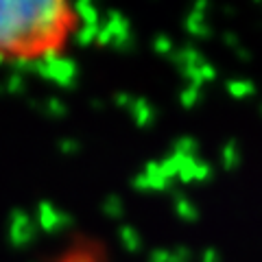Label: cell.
Listing matches in <instances>:
<instances>
[{
	"label": "cell",
	"mask_w": 262,
	"mask_h": 262,
	"mask_svg": "<svg viewBox=\"0 0 262 262\" xmlns=\"http://www.w3.org/2000/svg\"><path fill=\"white\" fill-rule=\"evenodd\" d=\"M83 29L66 0H0V63L37 66L66 55Z\"/></svg>",
	"instance_id": "1"
}]
</instances>
